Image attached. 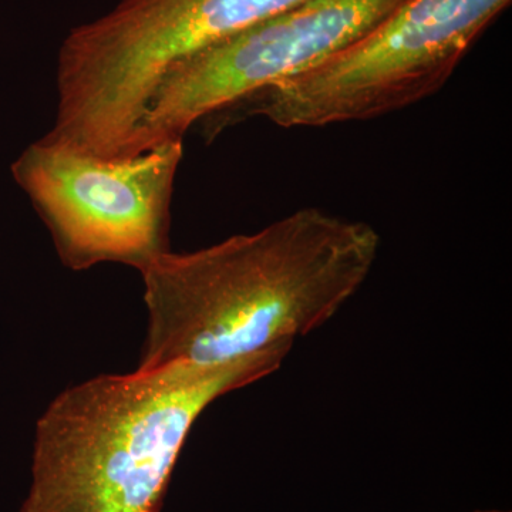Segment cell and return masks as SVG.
<instances>
[{
	"label": "cell",
	"mask_w": 512,
	"mask_h": 512,
	"mask_svg": "<svg viewBox=\"0 0 512 512\" xmlns=\"http://www.w3.org/2000/svg\"><path fill=\"white\" fill-rule=\"evenodd\" d=\"M379 249L372 225L303 208L252 234L165 252L140 272L147 333L136 370L292 348L356 295Z\"/></svg>",
	"instance_id": "6da1fadb"
},
{
	"label": "cell",
	"mask_w": 512,
	"mask_h": 512,
	"mask_svg": "<svg viewBox=\"0 0 512 512\" xmlns=\"http://www.w3.org/2000/svg\"><path fill=\"white\" fill-rule=\"evenodd\" d=\"M289 352L100 375L67 387L37 420L32 485L20 512H160L201 414L281 369Z\"/></svg>",
	"instance_id": "7a4b0ae2"
},
{
	"label": "cell",
	"mask_w": 512,
	"mask_h": 512,
	"mask_svg": "<svg viewBox=\"0 0 512 512\" xmlns=\"http://www.w3.org/2000/svg\"><path fill=\"white\" fill-rule=\"evenodd\" d=\"M299 2L123 0L63 40L47 140L106 160L126 157L148 100L174 64Z\"/></svg>",
	"instance_id": "3957f363"
},
{
	"label": "cell",
	"mask_w": 512,
	"mask_h": 512,
	"mask_svg": "<svg viewBox=\"0 0 512 512\" xmlns=\"http://www.w3.org/2000/svg\"><path fill=\"white\" fill-rule=\"evenodd\" d=\"M511 2L403 0L325 62L234 106L244 104L282 128L372 120L406 109L439 92Z\"/></svg>",
	"instance_id": "277c9868"
},
{
	"label": "cell",
	"mask_w": 512,
	"mask_h": 512,
	"mask_svg": "<svg viewBox=\"0 0 512 512\" xmlns=\"http://www.w3.org/2000/svg\"><path fill=\"white\" fill-rule=\"evenodd\" d=\"M183 140L106 160L39 140L12 175L72 271L121 264L143 271L170 251V208Z\"/></svg>",
	"instance_id": "5b68a950"
},
{
	"label": "cell",
	"mask_w": 512,
	"mask_h": 512,
	"mask_svg": "<svg viewBox=\"0 0 512 512\" xmlns=\"http://www.w3.org/2000/svg\"><path fill=\"white\" fill-rule=\"evenodd\" d=\"M403 0H302L174 64L164 74L127 148L137 156L183 140L256 92L292 79L370 32Z\"/></svg>",
	"instance_id": "8992f818"
},
{
	"label": "cell",
	"mask_w": 512,
	"mask_h": 512,
	"mask_svg": "<svg viewBox=\"0 0 512 512\" xmlns=\"http://www.w3.org/2000/svg\"><path fill=\"white\" fill-rule=\"evenodd\" d=\"M474 512H510V511L487 510V511H474Z\"/></svg>",
	"instance_id": "52a82bcc"
}]
</instances>
